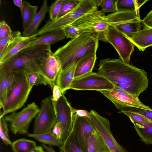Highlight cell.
<instances>
[{"instance_id":"obj_12","label":"cell","mask_w":152,"mask_h":152,"mask_svg":"<svg viewBox=\"0 0 152 152\" xmlns=\"http://www.w3.org/2000/svg\"><path fill=\"white\" fill-rule=\"evenodd\" d=\"M114 85L98 72L88 73L75 78L70 89L76 90L100 91L111 89Z\"/></svg>"},{"instance_id":"obj_45","label":"cell","mask_w":152,"mask_h":152,"mask_svg":"<svg viewBox=\"0 0 152 152\" xmlns=\"http://www.w3.org/2000/svg\"><path fill=\"white\" fill-rule=\"evenodd\" d=\"M52 131L58 138L61 140L62 134L61 129L59 124L57 122L54 126Z\"/></svg>"},{"instance_id":"obj_9","label":"cell","mask_w":152,"mask_h":152,"mask_svg":"<svg viewBox=\"0 0 152 152\" xmlns=\"http://www.w3.org/2000/svg\"><path fill=\"white\" fill-rule=\"evenodd\" d=\"M105 13L101 10L89 13L71 24L84 32L98 36L105 32L110 26L107 22Z\"/></svg>"},{"instance_id":"obj_11","label":"cell","mask_w":152,"mask_h":152,"mask_svg":"<svg viewBox=\"0 0 152 152\" xmlns=\"http://www.w3.org/2000/svg\"><path fill=\"white\" fill-rule=\"evenodd\" d=\"M99 92L112 102L117 109L120 110L127 107L152 110V109L141 102L138 97L130 94L117 86H114L111 89L101 90Z\"/></svg>"},{"instance_id":"obj_13","label":"cell","mask_w":152,"mask_h":152,"mask_svg":"<svg viewBox=\"0 0 152 152\" xmlns=\"http://www.w3.org/2000/svg\"><path fill=\"white\" fill-rule=\"evenodd\" d=\"M56 122L50 98H46L42 102L39 112L35 121L33 133L41 134L52 130Z\"/></svg>"},{"instance_id":"obj_26","label":"cell","mask_w":152,"mask_h":152,"mask_svg":"<svg viewBox=\"0 0 152 152\" xmlns=\"http://www.w3.org/2000/svg\"><path fill=\"white\" fill-rule=\"evenodd\" d=\"M38 9V6H32L28 1H23V7L20 11L23 18L24 30L26 29L32 22L37 13Z\"/></svg>"},{"instance_id":"obj_15","label":"cell","mask_w":152,"mask_h":152,"mask_svg":"<svg viewBox=\"0 0 152 152\" xmlns=\"http://www.w3.org/2000/svg\"><path fill=\"white\" fill-rule=\"evenodd\" d=\"M61 67V60L51 50L49 53L47 58L40 65V73L47 85L52 89L56 84L57 78Z\"/></svg>"},{"instance_id":"obj_21","label":"cell","mask_w":152,"mask_h":152,"mask_svg":"<svg viewBox=\"0 0 152 152\" xmlns=\"http://www.w3.org/2000/svg\"><path fill=\"white\" fill-rule=\"evenodd\" d=\"M96 53H88L77 61L74 79L92 72L97 58Z\"/></svg>"},{"instance_id":"obj_36","label":"cell","mask_w":152,"mask_h":152,"mask_svg":"<svg viewBox=\"0 0 152 152\" xmlns=\"http://www.w3.org/2000/svg\"><path fill=\"white\" fill-rule=\"evenodd\" d=\"M27 75L31 88H32L34 86L38 85H47L46 81L40 73L34 72L27 74Z\"/></svg>"},{"instance_id":"obj_3","label":"cell","mask_w":152,"mask_h":152,"mask_svg":"<svg viewBox=\"0 0 152 152\" xmlns=\"http://www.w3.org/2000/svg\"><path fill=\"white\" fill-rule=\"evenodd\" d=\"M99 40L97 34L84 32L58 48L54 54L61 61V69L67 67L87 54L96 53Z\"/></svg>"},{"instance_id":"obj_20","label":"cell","mask_w":152,"mask_h":152,"mask_svg":"<svg viewBox=\"0 0 152 152\" xmlns=\"http://www.w3.org/2000/svg\"><path fill=\"white\" fill-rule=\"evenodd\" d=\"M77 61H75L65 68L61 69L58 74L56 84L59 87L61 93L70 89L74 79V75Z\"/></svg>"},{"instance_id":"obj_29","label":"cell","mask_w":152,"mask_h":152,"mask_svg":"<svg viewBox=\"0 0 152 152\" xmlns=\"http://www.w3.org/2000/svg\"><path fill=\"white\" fill-rule=\"evenodd\" d=\"M59 149L60 152H83L77 143L72 131Z\"/></svg>"},{"instance_id":"obj_1","label":"cell","mask_w":152,"mask_h":152,"mask_svg":"<svg viewBox=\"0 0 152 152\" xmlns=\"http://www.w3.org/2000/svg\"><path fill=\"white\" fill-rule=\"evenodd\" d=\"M98 71L114 86L137 97L148 87L147 73L120 58L100 60Z\"/></svg>"},{"instance_id":"obj_47","label":"cell","mask_w":152,"mask_h":152,"mask_svg":"<svg viewBox=\"0 0 152 152\" xmlns=\"http://www.w3.org/2000/svg\"><path fill=\"white\" fill-rule=\"evenodd\" d=\"M43 148V147L41 145L37 146L29 152H47L44 150Z\"/></svg>"},{"instance_id":"obj_24","label":"cell","mask_w":152,"mask_h":152,"mask_svg":"<svg viewBox=\"0 0 152 152\" xmlns=\"http://www.w3.org/2000/svg\"><path fill=\"white\" fill-rule=\"evenodd\" d=\"M27 136L50 146H57L60 148L63 145L64 142L57 138L53 132L52 130L45 133L35 134L28 133Z\"/></svg>"},{"instance_id":"obj_25","label":"cell","mask_w":152,"mask_h":152,"mask_svg":"<svg viewBox=\"0 0 152 152\" xmlns=\"http://www.w3.org/2000/svg\"><path fill=\"white\" fill-rule=\"evenodd\" d=\"M88 152H112L104 140L96 132L93 134L89 139Z\"/></svg>"},{"instance_id":"obj_43","label":"cell","mask_w":152,"mask_h":152,"mask_svg":"<svg viewBox=\"0 0 152 152\" xmlns=\"http://www.w3.org/2000/svg\"><path fill=\"white\" fill-rule=\"evenodd\" d=\"M145 26L152 28V10L147 14L146 17L141 20Z\"/></svg>"},{"instance_id":"obj_17","label":"cell","mask_w":152,"mask_h":152,"mask_svg":"<svg viewBox=\"0 0 152 152\" xmlns=\"http://www.w3.org/2000/svg\"><path fill=\"white\" fill-rule=\"evenodd\" d=\"M37 34L28 37L20 36L9 44L0 56V64L5 62L22 50L27 48L38 37Z\"/></svg>"},{"instance_id":"obj_40","label":"cell","mask_w":152,"mask_h":152,"mask_svg":"<svg viewBox=\"0 0 152 152\" xmlns=\"http://www.w3.org/2000/svg\"><path fill=\"white\" fill-rule=\"evenodd\" d=\"M121 110L141 114L152 121V110H148L139 108L127 107Z\"/></svg>"},{"instance_id":"obj_48","label":"cell","mask_w":152,"mask_h":152,"mask_svg":"<svg viewBox=\"0 0 152 152\" xmlns=\"http://www.w3.org/2000/svg\"><path fill=\"white\" fill-rule=\"evenodd\" d=\"M42 145L47 152H56L51 146H48L45 144H42Z\"/></svg>"},{"instance_id":"obj_7","label":"cell","mask_w":152,"mask_h":152,"mask_svg":"<svg viewBox=\"0 0 152 152\" xmlns=\"http://www.w3.org/2000/svg\"><path fill=\"white\" fill-rule=\"evenodd\" d=\"M39 111L38 106L33 102L28 104L21 111L12 113L4 118L6 121L10 123V129L13 134L26 135L28 133L31 122Z\"/></svg>"},{"instance_id":"obj_23","label":"cell","mask_w":152,"mask_h":152,"mask_svg":"<svg viewBox=\"0 0 152 152\" xmlns=\"http://www.w3.org/2000/svg\"><path fill=\"white\" fill-rule=\"evenodd\" d=\"M50 7L47 0H44L39 11L37 13L30 26L23 32V36L29 37L36 34L38 32L39 26L45 18Z\"/></svg>"},{"instance_id":"obj_8","label":"cell","mask_w":152,"mask_h":152,"mask_svg":"<svg viewBox=\"0 0 152 152\" xmlns=\"http://www.w3.org/2000/svg\"><path fill=\"white\" fill-rule=\"evenodd\" d=\"M57 122L61 132V140L64 142L72 131L73 125V107L64 94L57 101L50 99Z\"/></svg>"},{"instance_id":"obj_10","label":"cell","mask_w":152,"mask_h":152,"mask_svg":"<svg viewBox=\"0 0 152 152\" xmlns=\"http://www.w3.org/2000/svg\"><path fill=\"white\" fill-rule=\"evenodd\" d=\"M90 113L91 123L112 152H128L114 137L111 131L109 120L94 110H91Z\"/></svg>"},{"instance_id":"obj_18","label":"cell","mask_w":152,"mask_h":152,"mask_svg":"<svg viewBox=\"0 0 152 152\" xmlns=\"http://www.w3.org/2000/svg\"><path fill=\"white\" fill-rule=\"evenodd\" d=\"M105 18L110 26L114 27L122 24L141 22V20L139 10L132 11H117L106 15Z\"/></svg>"},{"instance_id":"obj_5","label":"cell","mask_w":152,"mask_h":152,"mask_svg":"<svg viewBox=\"0 0 152 152\" xmlns=\"http://www.w3.org/2000/svg\"><path fill=\"white\" fill-rule=\"evenodd\" d=\"M32 88L29 85L27 74L21 73L20 76L11 91L8 94L0 114L4 116L15 112L23 106L28 97Z\"/></svg>"},{"instance_id":"obj_2","label":"cell","mask_w":152,"mask_h":152,"mask_svg":"<svg viewBox=\"0 0 152 152\" xmlns=\"http://www.w3.org/2000/svg\"><path fill=\"white\" fill-rule=\"evenodd\" d=\"M50 50V45L49 44L35 45L25 48L0 64V67L15 72H25L27 74L40 73V65L47 58Z\"/></svg>"},{"instance_id":"obj_44","label":"cell","mask_w":152,"mask_h":152,"mask_svg":"<svg viewBox=\"0 0 152 152\" xmlns=\"http://www.w3.org/2000/svg\"><path fill=\"white\" fill-rule=\"evenodd\" d=\"M72 111L73 113L75 114L79 117H85L89 119H91V116L90 112L84 110L76 109L73 108Z\"/></svg>"},{"instance_id":"obj_16","label":"cell","mask_w":152,"mask_h":152,"mask_svg":"<svg viewBox=\"0 0 152 152\" xmlns=\"http://www.w3.org/2000/svg\"><path fill=\"white\" fill-rule=\"evenodd\" d=\"M11 72L0 67V108H2L7 96L18 80L21 73Z\"/></svg>"},{"instance_id":"obj_22","label":"cell","mask_w":152,"mask_h":152,"mask_svg":"<svg viewBox=\"0 0 152 152\" xmlns=\"http://www.w3.org/2000/svg\"><path fill=\"white\" fill-rule=\"evenodd\" d=\"M65 37L62 29L61 28L58 29L38 36L27 48L37 45H50L61 40Z\"/></svg>"},{"instance_id":"obj_6","label":"cell","mask_w":152,"mask_h":152,"mask_svg":"<svg viewBox=\"0 0 152 152\" xmlns=\"http://www.w3.org/2000/svg\"><path fill=\"white\" fill-rule=\"evenodd\" d=\"M99 39L111 44L115 49L120 59L129 64L135 45L115 27L110 26L105 32L98 36Z\"/></svg>"},{"instance_id":"obj_19","label":"cell","mask_w":152,"mask_h":152,"mask_svg":"<svg viewBox=\"0 0 152 152\" xmlns=\"http://www.w3.org/2000/svg\"><path fill=\"white\" fill-rule=\"evenodd\" d=\"M127 38L140 51L152 46V28L145 26L139 31L131 33Z\"/></svg>"},{"instance_id":"obj_38","label":"cell","mask_w":152,"mask_h":152,"mask_svg":"<svg viewBox=\"0 0 152 152\" xmlns=\"http://www.w3.org/2000/svg\"><path fill=\"white\" fill-rule=\"evenodd\" d=\"M64 1V0H56L52 3L48 11L50 20H53L57 19Z\"/></svg>"},{"instance_id":"obj_33","label":"cell","mask_w":152,"mask_h":152,"mask_svg":"<svg viewBox=\"0 0 152 152\" xmlns=\"http://www.w3.org/2000/svg\"><path fill=\"white\" fill-rule=\"evenodd\" d=\"M118 113H123L127 115L133 124L135 123L139 124L146 123H152V121L144 116L138 113L124 110H120Z\"/></svg>"},{"instance_id":"obj_34","label":"cell","mask_w":152,"mask_h":152,"mask_svg":"<svg viewBox=\"0 0 152 152\" xmlns=\"http://www.w3.org/2000/svg\"><path fill=\"white\" fill-rule=\"evenodd\" d=\"M81 1L80 0H65L61 6L57 18L68 13L75 8Z\"/></svg>"},{"instance_id":"obj_42","label":"cell","mask_w":152,"mask_h":152,"mask_svg":"<svg viewBox=\"0 0 152 152\" xmlns=\"http://www.w3.org/2000/svg\"><path fill=\"white\" fill-rule=\"evenodd\" d=\"M53 94L52 96L50 99L54 101H58L62 95V94L59 88L56 84L53 88Z\"/></svg>"},{"instance_id":"obj_37","label":"cell","mask_w":152,"mask_h":152,"mask_svg":"<svg viewBox=\"0 0 152 152\" xmlns=\"http://www.w3.org/2000/svg\"><path fill=\"white\" fill-rule=\"evenodd\" d=\"M20 36L21 33L20 31H13L11 34L9 36L0 40V56L3 54L7 46Z\"/></svg>"},{"instance_id":"obj_31","label":"cell","mask_w":152,"mask_h":152,"mask_svg":"<svg viewBox=\"0 0 152 152\" xmlns=\"http://www.w3.org/2000/svg\"><path fill=\"white\" fill-rule=\"evenodd\" d=\"M117 11H132L139 10L136 0H117Z\"/></svg>"},{"instance_id":"obj_49","label":"cell","mask_w":152,"mask_h":152,"mask_svg":"<svg viewBox=\"0 0 152 152\" xmlns=\"http://www.w3.org/2000/svg\"><path fill=\"white\" fill-rule=\"evenodd\" d=\"M136 1L138 8L140 9V7L148 1V0H136Z\"/></svg>"},{"instance_id":"obj_46","label":"cell","mask_w":152,"mask_h":152,"mask_svg":"<svg viewBox=\"0 0 152 152\" xmlns=\"http://www.w3.org/2000/svg\"><path fill=\"white\" fill-rule=\"evenodd\" d=\"M13 2L15 5L19 8L20 11L22 10L23 7V1L22 0H14Z\"/></svg>"},{"instance_id":"obj_39","label":"cell","mask_w":152,"mask_h":152,"mask_svg":"<svg viewBox=\"0 0 152 152\" xmlns=\"http://www.w3.org/2000/svg\"><path fill=\"white\" fill-rule=\"evenodd\" d=\"M117 0H103L100 5L101 10L103 12L114 13L117 11L116 3Z\"/></svg>"},{"instance_id":"obj_41","label":"cell","mask_w":152,"mask_h":152,"mask_svg":"<svg viewBox=\"0 0 152 152\" xmlns=\"http://www.w3.org/2000/svg\"><path fill=\"white\" fill-rule=\"evenodd\" d=\"M10 27L6 21L3 20L0 22V40L5 39L12 32Z\"/></svg>"},{"instance_id":"obj_32","label":"cell","mask_w":152,"mask_h":152,"mask_svg":"<svg viewBox=\"0 0 152 152\" xmlns=\"http://www.w3.org/2000/svg\"><path fill=\"white\" fill-rule=\"evenodd\" d=\"M7 121L1 114H0V138L6 145H11L12 142L10 141L9 135V129Z\"/></svg>"},{"instance_id":"obj_35","label":"cell","mask_w":152,"mask_h":152,"mask_svg":"<svg viewBox=\"0 0 152 152\" xmlns=\"http://www.w3.org/2000/svg\"><path fill=\"white\" fill-rule=\"evenodd\" d=\"M64 31L66 38L73 39L79 36L84 33L81 29L71 24L64 26L61 28Z\"/></svg>"},{"instance_id":"obj_4","label":"cell","mask_w":152,"mask_h":152,"mask_svg":"<svg viewBox=\"0 0 152 152\" xmlns=\"http://www.w3.org/2000/svg\"><path fill=\"white\" fill-rule=\"evenodd\" d=\"M96 0H81L77 5L64 15L52 20L49 19L45 25L38 30L40 36L52 31L71 24L86 14L97 10Z\"/></svg>"},{"instance_id":"obj_30","label":"cell","mask_w":152,"mask_h":152,"mask_svg":"<svg viewBox=\"0 0 152 152\" xmlns=\"http://www.w3.org/2000/svg\"><path fill=\"white\" fill-rule=\"evenodd\" d=\"M141 22H134L118 25L115 27L127 37L132 33L141 30L143 26Z\"/></svg>"},{"instance_id":"obj_14","label":"cell","mask_w":152,"mask_h":152,"mask_svg":"<svg viewBox=\"0 0 152 152\" xmlns=\"http://www.w3.org/2000/svg\"><path fill=\"white\" fill-rule=\"evenodd\" d=\"M72 131L76 140L83 152H88V144L90 137L96 132L90 119L85 117L73 115Z\"/></svg>"},{"instance_id":"obj_50","label":"cell","mask_w":152,"mask_h":152,"mask_svg":"<svg viewBox=\"0 0 152 152\" xmlns=\"http://www.w3.org/2000/svg\"><path fill=\"white\" fill-rule=\"evenodd\" d=\"M103 0H96L97 7H99L101 5Z\"/></svg>"},{"instance_id":"obj_28","label":"cell","mask_w":152,"mask_h":152,"mask_svg":"<svg viewBox=\"0 0 152 152\" xmlns=\"http://www.w3.org/2000/svg\"><path fill=\"white\" fill-rule=\"evenodd\" d=\"M11 146L13 152H29L37 145L34 141L21 138L12 142Z\"/></svg>"},{"instance_id":"obj_27","label":"cell","mask_w":152,"mask_h":152,"mask_svg":"<svg viewBox=\"0 0 152 152\" xmlns=\"http://www.w3.org/2000/svg\"><path fill=\"white\" fill-rule=\"evenodd\" d=\"M140 140L147 145H152V123L133 124Z\"/></svg>"}]
</instances>
